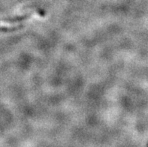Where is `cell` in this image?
<instances>
[{
    "label": "cell",
    "mask_w": 148,
    "mask_h": 147,
    "mask_svg": "<svg viewBox=\"0 0 148 147\" xmlns=\"http://www.w3.org/2000/svg\"><path fill=\"white\" fill-rule=\"evenodd\" d=\"M29 17V14H25L24 16H21V17H14V18H8L4 20L2 22L5 23H16V22H20L21 21L25 20V19Z\"/></svg>",
    "instance_id": "cell-1"
},
{
    "label": "cell",
    "mask_w": 148,
    "mask_h": 147,
    "mask_svg": "<svg viewBox=\"0 0 148 147\" xmlns=\"http://www.w3.org/2000/svg\"><path fill=\"white\" fill-rule=\"evenodd\" d=\"M22 28V26H12V27H7L5 28L3 26L0 27V31L1 32H11V31H14V30L19 29Z\"/></svg>",
    "instance_id": "cell-2"
}]
</instances>
